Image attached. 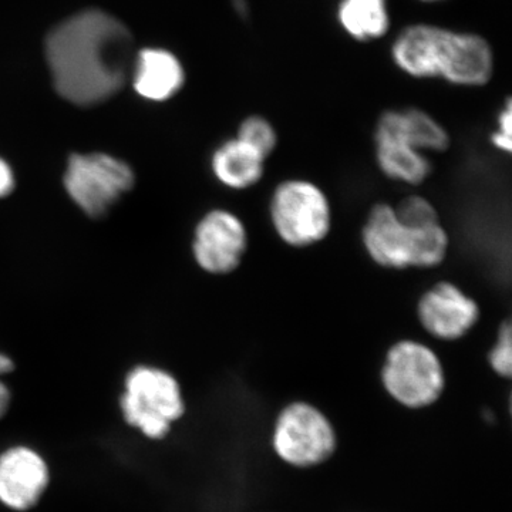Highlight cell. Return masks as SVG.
Here are the masks:
<instances>
[{
	"mask_svg": "<svg viewBox=\"0 0 512 512\" xmlns=\"http://www.w3.org/2000/svg\"><path fill=\"white\" fill-rule=\"evenodd\" d=\"M266 158L239 138L222 143L211 158L212 173L231 190H248L264 178Z\"/></svg>",
	"mask_w": 512,
	"mask_h": 512,
	"instance_id": "14",
	"label": "cell"
},
{
	"mask_svg": "<svg viewBox=\"0 0 512 512\" xmlns=\"http://www.w3.org/2000/svg\"><path fill=\"white\" fill-rule=\"evenodd\" d=\"M52 471L45 456L28 444L0 451V505L13 512L32 511L45 497Z\"/></svg>",
	"mask_w": 512,
	"mask_h": 512,
	"instance_id": "10",
	"label": "cell"
},
{
	"mask_svg": "<svg viewBox=\"0 0 512 512\" xmlns=\"http://www.w3.org/2000/svg\"><path fill=\"white\" fill-rule=\"evenodd\" d=\"M336 16L343 32L357 42L382 39L390 29L387 0H340Z\"/></svg>",
	"mask_w": 512,
	"mask_h": 512,
	"instance_id": "16",
	"label": "cell"
},
{
	"mask_svg": "<svg viewBox=\"0 0 512 512\" xmlns=\"http://www.w3.org/2000/svg\"><path fill=\"white\" fill-rule=\"evenodd\" d=\"M394 211L400 221L407 225H413V227H424V225L441 222L439 211L421 195H410V197L404 198L399 204L394 205Z\"/></svg>",
	"mask_w": 512,
	"mask_h": 512,
	"instance_id": "18",
	"label": "cell"
},
{
	"mask_svg": "<svg viewBox=\"0 0 512 512\" xmlns=\"http://www.w3.org/2000/svg\"><path fill=\"white\" fill-rule=\"evenodd\" d=\"M133 168L109 154H74L63 185L70 200L90 218L104 217L133 188Z\"/></svg>",
	"mask_w": 512,
	"mask_h": 512,
	"instance_id": "8",
	"label": "cell"
},
{
	"mask_svg": "<svg viewBox=\"0 0 512 512\" xmlns=\"http://www.w3.org/2000/svg\"><path fill=\"white\" fill-rule=\"evenodd\" d=\"M120 412L128 426L141 436L164 440L185 414L181 384L160 367H134L124 380Z\"/></svg>",
	"mask_w": 512,
	"mask_h": 512,
	"instance_id": "4",
	"label": "cell"
},
{
	"mask_svg": "<svg viewBox=\"0 0 512 512\" xmlns=\"http://www.w3.org/2000/svg\"><path fill=\"white\" fill-rule=\"evenodd\" d=\"M271 446L286 466L308 470L335 456L338 433L319 407L296 400L286 404L276 416Z\"/></svg>",
	"mask_w": 512,
	"mask_h": 512,
	"instance_id": "6",
	"label": "cell"
},
{
	"mask_svg": "<svg viewBox=\"0 0 512 512\" xmlns=\"http://www.w3.org/2000/svg\"><path fill=\"white\" fill-rule=\"evenodd\" d=\"M12 404V392H10L8 384L3 382L0 377V420L8 414Z\"/></svg>",
	"mask_w": 512,
	"mask_h": 512,
	"instance_id": "22",
	"label": "cell"
},
{
	"mask_svg": "<svg viewBox=\"0 0 512 512\" xmlns=\"http://www.w3.org/2000/svg\"><path fill=\"white\" fill-rule=\"evenodd\" d=\"M376 163L390 180L407 185L423 184L433 171L429 156L397 138L375 134Z\"/></svg>",
	"mask_w": 512,
	"mask_h": 512,
	"instance_id": "15",
	"label": "cell"
},
{
	"mask_svg": "<svg viewBox=\"0 0 512 512\" xmlns=\"http://www.w3.org/2000/svg\"><path fill=\"white\" fill-rule=\"evenodd\" d=\"M13 365L12 359L9 356L3 355L0 353V377L8 375V373L12 372Z\"/></svg>",
	"mask_w": 512,
	"mask_h": 512,
	"instance_id": "23",
	"label": "cell"
},
{
	"mask_svg": "<svg viewBox=\"0 0 512 512\" xmlns=\"http://www.w3.org/2000/svg\"><path fill=\"white\" fill-rule=\"evenodd\" d=\"M239 140L268 158L278 146V133L271 121L262 116H249L238 128Z\"/></svg>",
	"mask_w": 512,
	"mask_h": 512,
	"instance_id": "17",
	"label": "cell"
},
{
	"mask_svg": "<svg viewBox=\"0 0 512 512\" xmlns=\"http://www.w3.org/2000/svg\"><path fill=\"white\" fill-rule=\"evenodd\" d=\"M16 187L15 173L13 168L10 167L8 161L0 157V200L9 197Z\"/></svg>",
	"mask_w": 512,
	"mask_h": 512,
	"instance_id": "21",
	"label": "cell"
},
{
	"mask_svg": "<svg viewBox=\"0 0 512 512\" xmlns=\"http://www.w3.org/2000/svg\"><path fill=\"white\" fill-rule=\"evenodd\" d=\"M269 217L276 235L292 248H308L328 237L332 205L325 191L308 180L282 181L269 201Z\"/></svg>",
	"mask_w": 512,
	"mask_h": 512,
	"instance_id": "7",
	"label": "cell"
},
{
	"mask_svg": "<svg viewBox=\"0 0 512 512\" xmlns=\"http://www.w3.org/2000/svg\"><path fill=\"white\" fill-rule=\"evenodd\" d=\"M488 365L495 375L510 379L512 375V329L504 322L497 333L493 348L488 352Z\"/></svg>",
	"mask_w": 512,
	"mask_h": 512,
	"instance_id": "19",
	"label": "cell"
},
{
	"mask_svg": "<svg viewBox=\"0 0 512 512\" xmlns=\"http://www.w3.org/2000/svg\"><path fill=\"white\" fill-rule=\"evenodd\" d=\"M57 93L93 106L120 92L133 73L134 43L126 26L101 10H86L57 26L46 42Z\"/></svg>",
	"mask_w": 512,
	"mask_h": 512,
	"instance_id": "1",
	"label": "cell"
},
{
	"mask_svg": "<svg viewBox=\"0 0 512 512\" xmlns=\"http://www.w3.org/2000/svg\"><path fill=\"white\" fill-rule=\"evenodd\" d=\"M392 59L413 79H441L458 87H483L494 73L493 47L477 33L416 23L396 36Z\"/></svg>",
	"mask_w": 512,
	"mask_h": 512,
	"instance_id": "2",
	"label": "cell"
},
{
	"mask_svg": "<svg viewBox=\"0 0 512 512\" xmlns=\"http://www.w3.org/2000/svg\"><path fill=\"white\" fill-rule=\"evenodd\" d=\"M419 2H424V3H439V2H446V0H419Z\"/></svg>",
	"mask_w": 512,
	"mask_h": 512,
	"instance_id": "24",
	"label": "cell"
},
{
	"mask_svg": "<svg viewBox=\"0 0 512 512\" xmlns=\"http://www.w3.org/2000/svg\"><path fill=\"white\" fill-rule=\"evenodd\" d=\"M131 76L137 93L154 101L170 99L184 84L183 66L165 50L147 49L138 53Z\"/></svg>",
	"mask_w": 512,
	"mask_h": 512,
	"instance_id": "13",
	"label": "cell"
},
{
	"mask_svg": "<svg viewBox=\"0 0 512 512\" xmlns=\"http://www.w3.org/2000/svg\"><path fill=\"white\" fill-rule=\"evenodd\" d=\"M375 134L403 141L421 153H444L451 138L446 128L420 109L387 110L377 120Z\"/></svg>",
	"mask_w": 512,
	"mask_h": 512,
	"instance_id": "12",
	"label": "cell"
},
{
	"mask_svg": "<svg viewBox=\"0 0 512 512\" xmlns=\"http://www.w3.org/2000/svg\"><path fill=\"white\" fill-rule=\"evenodd\" d=\"M247 251V227L234 212L212 210L195 227L192 255L208 274H231L242 264Z\"/></svg>",
	"mask_w": 512,
	"mask_h": 512,
	"instance_id": "9",
	"label": "cell"
},
{
	"mask_svg": "<svg viewBox=\"0 0 512 512\" xmlns=\"http://www.w3.org/2000/svg\"><path fill=\"white\" fill-rule=\"evenodd\" d=\"M367 255L387 269H431L443 264L450 237L441 222L413 227L397 217L393 205L376 204L362 228Z\"/></svg>",
	"mask_w": 512,
	"mask_h": 512,
	"instance_id": "3",
	"label": "cell"
},
{
	"mask_svg": "<svg viewBox=\"0 0 512 512\" xmlns=\"http://www.w3.org/2000/svg\"><path fill=\"white\" fill-rule=\"evenodd\" d=\"M380 382L390 399L409 410L427 409L446 390V370L430 346L399 340L384 356Z\"/></svg>",
	"mask_w": 512,
	"mask_h": 512,
	"instance_id": "5",
	"label": "cell"
},
{
	"mask_svg": "<svg viewBox=\"0 0 512 512\" xmlns=\"http://www.w3.org/2000/svg\"><path fill=\"white\" fill-rule=\"evenodd\" d=\"M478 303L451 282H439L420 296L417 318L430 336L446 342L463 339L480 320Z\"/></svg>",
	"mask_w": 512,
	"mask_h": 512,
	"instance_id": "11",
	"label": "cell"
},
{
	"mask_svg": "<svg viewBox=\"0 0 512 512\" xmlns=\"http://www.w3.org/2000/svg\"><path fill=\"white\" fill-rule=\"evenodd\" d=\"M512 104L511 99L505 101L503 109L498 113L497 127L491 133V144L501 153L510 154L512 150Z\"/></svg>",
	"mask_w": 512,
	"mask_h": 512,
	"instance_id": "20",
	"label": "cell"
}]
</instances>
